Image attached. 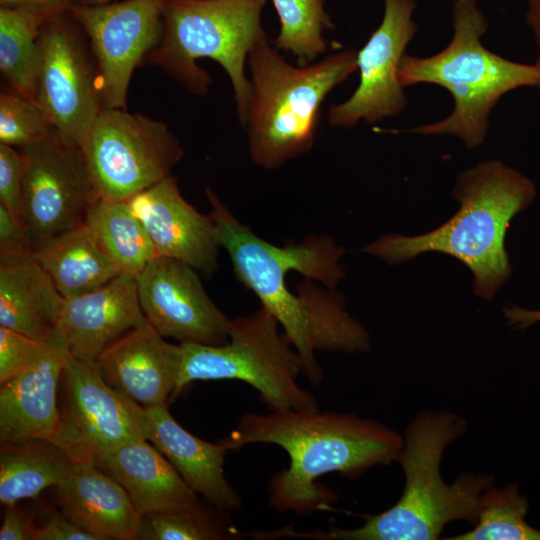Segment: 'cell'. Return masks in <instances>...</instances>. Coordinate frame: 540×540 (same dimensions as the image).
<instances>
[{
    "instance_id": "3",
    "label": "cell",
    "mask_w": 540,
    "mask_h": 540,
    "mask_svg": "<svg viewBox=\"0 0 540 540\" xmlns=\"http://www.w3.org/2000/svg\"><path fill=\"white\" fill-rule=\"evenodd\" d=\"M453 196L460 208L437 229L413 237L387 234L362 250L391 265L429 251L453 256L472 271L474 293L491 300L512 272L506 231L534 200L535 184L501 161L488 160L458 177Z\"/></svg>"
},
{
    "instance_id": "39",
    "label": "cell",
    "mask_w": 540,
    "mask_h": 540,
    "mask_svg": "<svg viewBox=\"0 0 540 540\" xmlns=\"http://www.w3.org/2000/svg\"><path fill=\"white\" fill-rule=\"evenodd\" d=\"M112 0H80V4L84 5H99L110 3Z\"/></svg>"
},
{
    "instance_id": "8",
    "label": "cell",
    "mask_w": 540,
    "mask_h": 540,
    "mask_svg": "<svg viewBox=\"0 0 540 540\" xmlns=\"http://www.w3.org/2000/svg\"><path fill=\"white\" fill-rule=\"evenodd\" d=\"M81 149L98 196L116 201L168 178L183 157L165 123L126 108H102Z\"/></svg>"
},
{
    "instance_id": "5",
    "label": "cell",
    "mask_w": 540,
    "mask_h": 540,
    "mask_svg": "<svg viewBox=\"0 0 540 540\" xmlns=\"http://www.w3.org/2000/svg\"><path fill=\"white\" fill-rule=\"evenodd\" d=\"M251 98L248 147L252 161L276 169L310 151L326 96L357 70V51L344 50L307 66L289 64L267 36L248 54Z\"/></svg>"
},
{
    "instance_id": "19",
    "label": "cell",
    "mask_w": 540,
    "mask_h": 540,
    "mask_svg": "<svg viewBox=\"0 0 540 540\" xmlns=\"http://www.w3.org/2000/svg\"><path fill=\"white\" fill-rule=\"evenodd\" d=\"M146 439L173 465L186 484L215 507L232 512L241 507L238 493L224 476L228 448L195 437L178 424L167 404L147 407Z\"/></svg>"
},
{
    "instance_id": "2",
    "label": "cell",
    "mask_w": 540,
    "mask_h": 540,
    "mask_svg": "<svg viewBox=\"0 0 540 540\" xmlns=\"http://www.w3.org/2000/svg\"><path fill=\"white\" fill-rule=\"evenodd\" d=\"M454 412L422 411L406 428L397 458L405 475L400 499L389 509L367 516L357 528L333 527L299 532L284 527L283 536L314 540H434L455 520L477 523L482 494L493 477L464 472L451 484L441 476L445 448L466 431Z\"/></svg>"
},
{
    "instance_id": "31",
    "label": "cell",
    "mask_w": 540,
    "mask_h": 540,
    "mask_svg": "<svg viewBox=\"0 0 540 540\" xmlns=\"http://www.w3.org/2000/svg\"><path fill=\"white\" fill-rule=\"evenodd\" d=\"M48 341H39L0 326V383L22 372L44 353Z\"/></svg>"
},
{
    "instance_id": "20",
    "label": "cell",
    "mask_w": 540,
    "mask_h": 540,
    "mask_svg": "<svg viewBox=\"0 0 540 540\" xmlns=\"http://www.w3.org/2000/svg\"><path fill=\"white\" fill-rule=\"evenodd\" d=\"M60 511L100 540H136L142 516L125 488L100 467L74 464L57 486Z\"/></svg>"
},
{
    "instance_id": "24",
    "label": "cell",
    "mask_w": 540,
    "mask_h": 540,
    "mask_svg": "<svg viewBox=\"0 0 540 540\" xmlns=\"http://www.w3.org/2000/svg\"><path fill=\"white\" fill-rule=\"evenodd\" d=\"M74 463L51 440L2 444L0 452V501L3 505L36 498L41 491L57 486Z\"/></svg>"
},
{
    "instance_id": "21",
    "label": "cell",
    "mask_w": 540,
    "mask_h": 540,
    "mask_svg": "<svg viewBox=\"0 0 540 540\" xmlns=\"http://www.w3.org/2000/svg\"><path fill=\"white\" fill-rule=\"evenodd\" d=\"M101 469L125 488L141 516L185 511L198 503L197 494L147 439L121 446Z\"/></svg>"
},
{
    "instance_id": "13",
    "label": "cell",
    "mask_w": 540,
    "mask_h": 540,
    "mask_svg": "<svg viewBox=\"0 0 540 540\" xmlns=\"http://www.w3.org/2000/svg\"><path fill=\"white\" fill-rule=\"evenodd\" d=\"M415 0H384L380 25L357 51L360 81L354 93L328 111L331 126L351 128L400 114L407 105L398 72L406 48L415 37Z\"/></svg>"
},
{
    "instance_id": "29",
    "label": "cell",
    "mask_w": 540,
    "mask_h": 540,
    "mask_svg": "<svg viewBox=\"0 0 540 540\" xmlns=\"http://www.w3.org/2000/svg\"><path fill=\"white\" fill-rule=\"evenodd\" d=\"M225 513V512H224ZM222 513V514H224ZM204 509L199 501L180 512L142 516L140 540H237L242 534L230 521Z\"/></svg>"
},
{
    "instance_id": "9",
    "label": "cell",
    "mask_w": 540,
    "mask_h": 540,
    "mask_svg": "<svg viewBox=\"0 0 540 540\" xmlns=\"http://www.w3.org/2000/svg\"><path fill=\"white\" fill-rule=\"evenodd\" d=\"M63 401L51 439L74 464L102 467L121 446L146 439L145 409L110 386L95 363L69 355L61 376Z\"/></svg>"
},
{
    "instance_id": "15",
    "label": "cell",
    "mask_w": 540,
    "mask_h": 540,
    "mask_svg": "<svg viewBox=\"0 0 540 540\" xmlns=\"http://www.w3.org/2000/svg\"><path fill=\"white\" fill-rule=\"evenodd\" d=\"M127 202L157 256L180 260L208 275L214 272L220 248L214 222L184 199L172 175Z\"/></svg>"
},
{
    "instance_id": "14",
    "label": "cell",
    "mask_w": 540,
    "mask_h": 540,
    "mask_svg": "<svg viewBox=\"0 0 540 540\" xmlns=\"http://www.w3.org/2000/svg\"><path fill=\"white\" fill-rule=\"evenodd\" d=\"M195 270L180 260L156 256L135 278L140 305L147 321L164 338L224 344L231 319L210 299Z\"/></svg>"
},
{
    "instance_id": "11",
    "label": "cell",
    "mask_w": 540,
    "mask_h": 540,
    "mask_svg": "<svg viewBox=\"0 0 540 540\" xmlns=\"http://www.w3.org/2000/svg\"><path fill=\"white\" fill-rule=\"evenodd\" d=\"M23 160V212L34 249L85 222L99 197L81 147L56 130L19 149Z\"/></svg>"
},
{
    "instance_id": "6",
    "label": "cell",
    "mask_w": 540,
    "mask_h": 540,
    "mask_svg": "<svg viewBox=\"0 0 540 540\" xmlns=\"http://www.w3.org/2000/svg\"><path fill=\"white\" fill-rule=\"evenodd\" d=\"M267 0H167L159 42L145 63L157 66L189 93L205 95L212 79L197 61L218 62L230 78L237 117L246 125L251 83L245 62L266 37L261 15Z\"/></svg>"
},
{
    "instance_id": "36",
    "label": "cell",
    "mask_w": 540,
    "mask_h": 540,
    "mask_svg": "<svg viewBox=\"0 0 540 540\" xmlns=\"http://www.w3.org/2000/svg\"><path fill=\"white\" fill-rule=\"evenodd\" d=\"M78 3H80V0H0L1 7L33 6L56 13L68 12Z\"/></svg>"
},
{
    "instance_id": "26",
    "label": "cell",
    "mask_w": 540,
    "mask_h": 540,
    "mask_svg": "<svg viewBox=\"0 0 540 540\" xmlns=\"http://www.w3.org/2000/svg\"><path fill=\"white\" fill-rule=\"evenodd\" d=\"M60 14L33 6L0 8V71L9 89L35 100L40 63L39 33Z\"/></svg>"
},
{
    "instance_id": "38",
    "label": "cell",
    "mask_w": 540,
    "mask_h": 540,
    "mask_svg": "<svg viewBox=\"0 0 540 540\" xmlns=\"http://www.w3.org/2000/svg\"><path fill=\"white\" fill-rule=\"evenodd\" d=\"M526 4L525 22L531 31L536 47L537 58L534 62L540 67V0H524Z\"/></svg>"
},
{
    "instance_id": "1",
    "label": "cell",
    "mask_w": 540,
    "mask_h": 540,
    "mask_svg": "<svg viewBox=\"0 0 540 540\" xmlns=\"http://www.w3.org/2000/svg\"><path fill=\"white\" fill-rule=\"evenodd\" d=\"M220 441L228 450L251 443L284 449L290 463L271 477L268 505L298 515L332 509L336 495L316 483L320 476L337 472L355 479L375 466L397 461L404 442L395 430L377 421L319 409L248 412Z\"/></svg>"
},
{
    "instance_id": "16",
    "label": "cell",
    "mask_w": 540,
    "mask_h": 540,
    "mask_svg": "<svg viewBox=\"0 0 540 540\" xmlns=\"http://www.w3.org/2000/svg\"><path fill=\"white\" fill-rule=\"evenodd\" d=\"M182 362L181 344L166 342L147 321L110 344L95 364L110 386L147 408L173 398Z\"/></svg>"
},
{
    "instance_id": "12",
    "label": "cell",
    "mask_w": 540,
    "mask_h": 540,
    "mask_svg": "<svg viewBox=\"0 0 540 540\" xmlns=\"http://www.w3.org/2000/svg\"><path fill=\"white\" fill-rule=\"evenodd\" d=\"M166 1L78 3L70 9L95 59L103 108H126L132 74L159 42Z\"/></svg>"
},
{
    "instance_id": "18",
    "label": "cell",
    "mask_w": 540,
    "mask_h": 540,
    "mask_svg": "<svg viewBox=\"0 0 540 540\" xmlns=\"http://www.w3.org/2000/svg\"><path fill=\"white\" fill-rule=\"evenodd\" d=\"M70 353L56 333L31 366L0 383V441L51 440L60 412L57 389Z\"/></svg>"
},
{
    "instance_id": "4",
    "label": "cell",
    "mask_w": 540,
    "mask_h": 540,
    "mask_svg": "<svg viewBox=\"0 0 540 540\" xmlns=\"http://www.w3.org/2000/svg\"><path fill=\"white\" fill-rule=\"evenodd\" d=\"M452 28V38L441 51L427 57L405 54L398 77L403 87L441 86L454 103L445 118L410 132L455 136L474 149L484 142L491 112L505 94L522 87L540 88V67L506 59L483 45L489 22L476 0H454Z\"/></svg>"
},
{
    "instance_id": "33",
    "label": "cell",
    "mask_w": 540,
    "mask_h": 540,
    "mask_svg": "<svg viewBox=\"0 0 540 540\" xmlns=\"http://www.w3.org/2000/svg\"><path fill=\"white\" fill-rule=\"evenodd\" d=\"M34 253V245L23 220L0 204V256Z\"/></svg>"
},
{
    "instance_id": "32",
    "label": "cell",
    "mask_w": 540,
    "mask_h": 540,
    "mask_svg": "<svg viewBox=\"0 0 540 540\" xmlns=\"http://www.w3.org/2000/svg\"><path fill=\"white\" fill-rule=\"evenodd\" d=\"M0 204L22 219V156L15 147L2 143H0Z\"/></svg>"
},
{
    "instance_id": "30",
    "label": "cell",
    "mask_w": 540,
    "mask_h": 540,
    "mask_svg": "<svg viewBox=\"0 0 540 540\" xmlns=\"http://www.w3.org/2000/svg\"><path fill=\"white\" fill-rule=\"evenodd\" d=\"M54 127L36 100L11 89L0 93V143L23 148L48 137Z\"/></svg>"
},
{
    "instance_id": "35",
    "label": "cell",
    "mask_w": 540,
    "mask_h": 540,
    "mask_svg": "<svg viewBox=\"0 0 540 540\" xmlns=\"http://www.w3.org/2000/svg\"><path fill=\"white\" fill-rule=\"evenodd\" d=\"M30 521L25 520L16 504L7 505L0 540H30Z\"/></svg>"
},
{
    "instance_id": "28",
    "label": "cell",
    "mask_w": 540,
    "mask_h": 540,
    "mask_svg": "<svg viewBox=\"0 0 540 540\" xmlns=\"http://www.w3.org/2000/svg\"><path fill=\"white\" fill-rule=\"evenodd\" d=\"M528 499L517 484L488 487L482 494V508L473 529L449 540H540V531L525 517Z\"/></svg>"
},
{
    "instance_id": "17",
    "label": "cell",
    "mask_w": 540,
    "mask_h": 540,
    "mask_svg": "<svg viewBox=\"0 0 540 540\" xmlns=\"http://www.w3.org/2000/svg\"><path fill=\"white\" fill-rule=\"evenodd\" d=\"M146 322L136 279L118 275L96 290L64 299L55 333L74 358L95 363L110 344Z\"/></svg>"
},
{
    "instance_id": "27",
    "label": "cell",
    "mask_w": 540,
    "mask_h": 540,
    "mask_svg": "<svg viewBox=\"0 0 540 540\" xmlns=\"http://www.w3.org/2000/svg\"><path fill=\"white\" fill-rule=\"evenodd\" d=\"M271 1L280 20L274 47L290 52L303 65L320 56L327 48L324 34L334 27L325 0Z\"/></svg>"
},
{
    "instance_id": "7",
    "label": "cell",
    "mask_w": 540,
    "mask_h": 540,
    "mask_svg": "<svg viewBox=\"0 0 540 540\" xmlns=\"http://www.w3.org/2000/svg\"><path fill=\"white\" fill-rule=\"evenodd\" d=\"M264 307L231 319L228 341L221 345L180 343L183 362L176 397L196 380L234 379L252 386L270 410H317L315 396L297 378V351Z\"/></svg>"
},
{
    "instance_id": "25",
    "label": "cell",
    "mask_w": 540,
    "mask_h": 540,
    "mask_svg": "<svg viewBox=\"0 0 540 540\" xmlns=\"http://www.w3.org/2000/svg\"><path fill=\"white\" fill-rule=\"evenodd\" d=\"M85 223L118 275L136 278L157 256L148 233L127 201L98 197L91 204Z\"/></svg>"
},
{
    "instance_id": "10",
    "label": "cell",
    "mask_w": 540,
    "mask_h": 540,
    "mask_svg": "<svg viewBox=\"0 0 540 540\" xmlns=\"http://www.w3.org/2000/svg\"><path fill=\"white\" fill-rule=\"evenodd\" d=\"M35 100L54 129L81 147L103 108L100 79L87 36L71 13L43 23Z\"/></svg>"
},
{
    "instance_id": "23",
    "label": "cell",
    "mask_w": 540,
    "mask_h": 540,
    "mask_svg": "<svg viewBox=\"0 0 540 540\" xmlns=\"http://www.w3.org/2000/svg\"><path fill=\"white\" fill-rule=\"evenodd\" d=\"M34 258L64 299L89 293L118 276L85 222L36 246Z\"/></svg>"
},
{
    "instance_id": "22",
    "label": "cell",
    "mask_w": 540,
    "mask_h": 540,
    "mask_svg": "<svg viewBox=\"0 0 540 540\" xmlns=\"http://www.w3.org/2000/svg\"><path fill=\"white\" fill-rule=\"evenodd\" d=\"M63 301L34 253L0 256V326L48 341L56 331Z\"/></svg>"
},
{
    "instance_id": "37",
    "label": "cell",
    "mask_w": 540,
    "mask_h": 540,
    "mask_svg": "<svg viewBox=\"0 0 540 540\" xmlns=\"http://www.w3.org/2000/svg\"><path fill=\"white\" fill-rule=\"evenodd\" d=\"M503 313L509 325L515 329H525L540 321V310H527L511 306L503 308Z\"/></svg>"
},
{
    "instance_id": "34",
    "label": "cell",
    "mask_w": 540,
    "mask_h": 540,
    "mask_svg": "<svg viewBox=\"0 0 540 540\" xmlns=\"http://www.w3.org/2000/svg\"><path fill=\"white\" fill-rule=\"evenodd\" d=\"M30 540H100L68 519L61 511L49 513L41 522L30 521Z\"/></svg>"
}]
</instances>
